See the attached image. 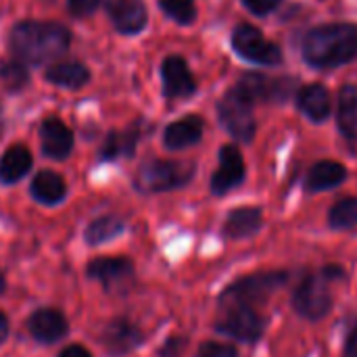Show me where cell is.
Instances as JSON below:
<instances>
[{
	"label": "cell",
	"instance_id": "1",
	"mask_svg": "<svg viewBox=\"0 0 357 357\" xmlns=\"http://www.w3.org/2000/svg\"><path fill=\"white\" fill-rule=\"evenodd\" d=\"M69 44V29L54 21H21L8 36L13 54L29 65H44L63 56Z\"/></svg>",
	"mask_w": 357,
	"mask_h": 357
},
{
	"label": "cell",
	"instance_id": "2",
	"mask_svg": "<svg viewBox=\"0 0 357 357\" xmlns=\"http://www.w3.org/2000/svg\"><path fill=\"white\" fill-rule=\"evenodd\" d=\"M303 56L316 67H337L357 56V27L333 23L316 27L303 42Z\"/></svg>",
	"mask_w": 357,
	"mask_h": 357
},
{
	"label": "cell",
	"instance_id": "3",
	"mask_svg": "<svg viewBox=\"0 0 357 357\" xmlns=\"http://www.w3.org/2000/svg\"><path fill=\"white\" fill-rule=\"evenodd\" d=\"M195 174V167L190 163H180V161H163V159H153L140 165L136 172L134 184L142 192H163V190H174L184 186Z\"/></svg>",
	"mask_w": 357,
	"mask_h": 357
},
{
	"label": "cell",
	"instance_id": "4",
	"mask_svg": "<svg viewBox=\"0 0 357 357\" xmlns=\"http://www.w3.org/2000/svg\"><path fill=\"white\" fill-rule=\"evenodd\" d=\"M222 126L238 140L249 142L255 136L253 102L245 98L236 88H232L218 105Z\"/></svg>",
	"mask_w": 357,
	"mask_h": 357
},
{
	"label": "cell",
	"instance_id": "5",
	"mask_svg": "<svg viewBox=\"0 0 357 357\" xmlns=\"http://www.w3.org/2000/svg\"><path fill=\"white\" fill-rule=\"evenodd\" d=\"M284 282H287V274L282 272L253 274L228 287L226 293L222 295V301L226 305H253L257 301H264Z\"/></svg>",
	"mask_w": 357,
	"mask_h": 357
},
{
	"label": "cell",
	"instance_id": "6",
	"mask_svg": "<svg viewBox=\"0 0 357 357\" xmlns=\"http://www.w3.org/2000/svg\"><path fill=\"white\" fill-rule=\"evenodd\" d=\"M333 297L328 291L326 276H310L305 278L293 297V307L307 320H320L331 312Z\"/></svg>",
	"mask_w": 357,
	"mask_h": 357
},
{
	"label": "cell",
	"instance_id": "7",
	"mask_svg": "<svg viewBox=\"0 0 357 357\" xmlns=\"http://www.w3.org/2000/svg\"><path fill=\"white\" fill-rule=\"evenodd\" d=\"M215 328L226 337L253 343L264 335V320L251 305H226V312L218 320Z\"/></svg>",
	"mask_w": 357,
	"mask_h": 357
},
{
	"label": "cell",
	"instance_id": "8",
	"mask_svg": "<svg viewBox=\"0 0 357 357\" xmlns=\"http://www.w3.org/2000/svg\"><path fill=\"white\" fill-rule=\"evenodd\" d=\"M232 46L243 59L253 63L274 65L282 59L280 48L266 40L264 33L253 25H238L232 33Z\"/></svg>",
	"mask_w": 357,
	"mask_h": 357
},
{
	"label": "cell",
	"instance_id": "9",
	"mask_svg": "<svg viewBox=\"0 0 357 357\" xmlns=\"http://www.w3.org/2000/svg\"><path fill=\"white\" fill-rule=\"evenodd\" d=\"M86 272L109 293H121L134 280V266L126 257H98L88 264Z\"/></svg>",
	"mask_w": 357,
	"mask_h": 357
},
{
	"label": "cell",
	"instance_id": "10",
	"mask_svg": "<svg viewBox=\"0 0 357 357\" xmlns=\"http://www.w3.org/2000/svg\"><path fill=\"white\" fill-rule=\"evenodd\" d=\"M161 75H163V92L167 98H188L197 90L195 77L182 56H167L163 61Z\"/></svg>",
	"mask_w": 357,
	"mask_h": 357
},
{
	"label": "cell",
	"instance_id": "11",
	"mask_svg": "<svg viewBox=\"0 0 357 357\" xmlns=\"http://www.w3.org/2000/svg\"><path fill=\"white\" fill-rule=\"evenodd\" d=\"M102 6L121 33H138L146 25V6L142 0H102Z\"/></svg>",
	"mask_w": 357,
	"mask_h": 357
},
{
	"label": "cell",
	"instance_id": "12",
	"mask_svg": "<svg viewBox=\"0 0 357 357\" xmlns=\"http://www.w3.org/2000/svg\"><path fill=\"white\" fill-rule=\"evenodd\" d=\"M245 178V161L234 146H224L220 151V167L211 178V190L215 195H226L238 186Z\"/></svg>",
	"mask_w": 357,
	"mask_h": 357
},
{
	"label": "cell",
	"instance_id": "13",
	"mask_svg": "<svg viewBox=\"0 0 357 357\" xmlns=\"http://www.w3.org/2000/svg\"><path fill=\"white\" fill-rule=\"evenodd\" d=\"M142 343V333L130 320H113L102 333V345L113 357L132 354Z\"/></svg>",
	"mask_w": 357,
	"mask_h": 357
},
{
	"label": "cell",
	"instance_id": "14",
	"mask_svg": "<svg viewBox=\"0 0 357 357\" xmlns=\"http://www.w3.org/2000/svg\"><path fill=\"white\" fill-rule=\"evenodd\" d=\"M27 328H29V335L36 341H40V343H56L67 335L69 324H67V320H65V316L61 312L44 307V310H38V312H33L29 316Z\"/></svg>",
	"mask_w": 357,
	"mask_h": 357
},
{
	"label": "cell",
	"instance_id": "15",
	"mask_svg": "<svg viewBox=\"0 0 357 357\" xmlns=\"http://www.w3.org/2000/svg\"><path fill=\"white\" fill-rule=\"evenodd\" d=\"M40 138L42 151L50 159H65L73 149V132L56 117H50L42 123Z\"/></svg>",
	"mask_w": 357,
	"mask_h": 357
},
{
	"label": "cell",
	"instance_id": "16",
	"mask_svg": "<svg viewBox=\"0 0 357 357\" xmlns=\"http://www.w3.org/2000/svg\"><path fill=\"white\" fill-rule=\"evenodd\" d=\"M201 136H203V119L197 115H188L167 126L163 134V144L172 151H180V149L197 144Z\"/></svg>",
	"mask_w": 357,
	"mask_h": 357
},
{
	"label": "cell",
	"instance_id": "17",
	"mask_svg": "<svg viewBox=\"0 0 357 357\" xmlns=\"http://www.w3.org/2000/svg\"><path fill=\"white\" fill-rule=\"evenodd\" d=\"M261 209L257 207H238L234 209L228 220H226V226H224V234L228 238H247L251 234H255L259 228H261Z\"/></svg>",
	"mask_w": 357,
	"mask_h": 357
},
{
	"label": "cell",
	"instance_id": "18",
	"mask_svg": "<svg viewBox=\"0 0 357 357\" xmlns=\"http://www.w3.org/2000/svg\"><path fill=\"white\" fill-rule=\"evenodd\" d=\"M67 186L63 182V178L50 169H42L40 174H36L33 182H31V197L42 203V205H56L65 199Z\"/></svg>",
	"mask_w": 357,
	"mask_h": 357
},
{
	"label": "cell",
	"instance_id": "19",
	"mask_svg": "<svg viewBox=\"0 0 357 357\" xmlns=\"http://www.w3.org/2000/svg\"><path fill=\"white\" fill-rule=\"evenodd\" d=\"M31 167V153L23 144L8 146L0 159V182L15 184L19 182Z\"/></svg>",
	"mask_w": 357,
	"mask_h": 357
},
{
	"label": "cell",
	"instance_id": "20",
	"mask_svg": "<svg viewBox=\"0 0 357 357\" xmlns=\"http://www.w3.org/2000/svg\"><path fill=\"white\" fill-rule=\"evenodd\" d=\"M46 79L54 86L61 88H82L88 79H90V71L86 65L77 63V61H67V63H56L50 69H46Z\"/></svg>",
	"mask_w": 357,
	"mask_h": 357
},
{
	"label": "cell",
	"instance_id": "21",
	"mask_svg": "<svg viewBox=\"0 0 357 357\" xmlns=\"http://www.w3.org/2000/svg\"><path fill=\"white\" fill-rule=\"evenodd\" d=\"M345 178H347V169L341 163H337V161H320L310 169L307 190H312V192L328 190V188L339 186Z\"/></svg>",
	"mask_w": 357,
	"mask_h": 357
},
{
	"label": "cell",
	"instance_id": "22",
	"mask_svg": "<svg viewBox=\"0 0 357 357\" xmlns=\"http://www.w3.org/2000/svg\"><path fill=\"white\" fill-rule=\"evenodd\" d=\"M299 109L314 121H322L331 113V94L324 86L314 84L299 92Z\"/></svg>",
	"mask_w": 357,
	"mask_h": 357
},
{
	"label": "cell",
	"instance_id": "23",
	"mask_svg": "<svg viewBox=\"0 0 357 357\" xmlns=\"http://www.w3.org/2000/svg\"><path fill=\"white\" fill-rule=\"evenodd\" d=\"M138 142V130H126V132H111L100 149L102 161H113L119 157H132Z\"/></svg>",
	"mask_w": 357,
	"mask_h": 357
},
{
	"label": "cell",
	"instance_id": "24",
	"mask_svg": "<svg viewBox=\"0 0 357 357\" xmlns=\"http://www.w3.org/2000/svg\"><path fill=\"white\" fill-rule=\"evenodd\" d=\"M339 126L345 136L357 140V90L347 86L341 90V105H339Z\"/></svg>",
	"mask_w": 357,
	"mask_h": 357
},
{
	"label": "cell",
	"instance_id": "25",
	"mask_svg": "<svg viewBox=\"0 0 357 357\" xmlns=\"http://www.w3.org/2000/svg\"><path fill=\"white\" fill-rule=\"evenodd\" d=\"M121 230H123V224H121L119 218H115V215H102V218L94 220V222L86 228L84 238H86L90 245H102V243L115 238L117 234H121Z\"/></svg>",
	"mask_w": 357,
	"mask_h": 357
},
{
	"label": "cell",
	"instance_id": "26",
	"mask_svg": "<svg viewBox=\"0 0 357 357\" xmlns=\"http://www.w3.org/2000/svg\"><path fill=\"white\" fill-rule=\"evenodd\" d=\"M328 222H331V226H333V228H337V230H347V228H354V226H357L356 197L339 201V203L331 209Z\"/></svg>",
	"mask_w": 357,
	"mask_h": 357
},
{
	"label": "cell",
	"instance_id": "27",
	"mask_svg": "<svg viewBox=\"0 0 357 357\" xmlns=\"http://www.w3.org/2000/svg\"><path fill=\"white\" fill-rule=\"evenodd\" d=\"M245 98H249L251 102L255 100H264L270 96V79L264 77V75H257V73H247L238 86H234Z\"/></svg>",
	"mask_w": 357,
	"mask_h": 357
},
{
	"label": "cell",
	"instance_id": "28",
	"mask_svg": "<svg viewBox=\"0 0 357 357\" xmlns=\"http://www.w3.org/2000/svg\"><path fill=\"white\" fill-rule=\"evenodd\" d=\"M0 79L8 90H21L29 82V73L21 61H2L0 63Z\"/></svg>",
	"mask_w": 357,
	"mask_h": 357
},
{
	"label": "cell",
	"instance_id": "29",
	"mask_svg": "<svg viewBox=\"0 0 357 357\" xmlns=\"http://www.w3.org/2000/svg\"><path fill=\"white\" fill-rule=\"evenodd\" d=\"M159 4L167 17H172L174 21H178L182 25L192 23L197 17L195 0H159Z\"/></svg>",
	"mask_w": 357,
	"mask_h": 357
},
{
	"label": "cell",
	"instance_id": "30",
	"mask_svg": "<svg viewBox=\"0 0 357 357\" xmlns=\"http://www.w3.org/2000/svg\"><path fill=\"white\" fill-rule=\"evenodd\" d=\"M197 357H236V349L232 345H226V343L207 341L199 347Z\"/></svg>",
	"mask_w": 357,
	"mask_h": 357
},
{
	"label": "cell",
	"instance_id": "31",
	"mask_svg": "<svg viewBox=\"0 0 357 357\" xmlns=\"http://www.w3.org/2000/svg\"><path fill=\"white\" fill-rule=\"evenodd\" d=\"M67 8L73 17H90L98 8V0H69Z\"/></svg>",
	"mask_w": 357,
	"mask_h": 357
},
{
	"label": "cell",
	"instance_id": "32",
	"mask_svg": "<svg viewBox=\"0 0 357 357\" xmlns=\"http://www.w3.org/2000/svg\"><path fill=\"white\" fill-rule=\"evenodd\" d=\"M245 4L255 15H268L270 10H274L280 4V0H245Z\"/></svg>",
	"mask_w": 357,
	"mask_h": 357
},
{
	"label": "cell",
	"instance_id": "33",
	"mask_svg": "<svg viewBox=\"0 0 357 357\" xmlns=\"http://www.w3.org/2000/svg\"><path fill=\"white\" fill-rule=\"evenodd\" d=\"M182 347H184L182 339H169V341L165 343V347L161 349V357H180Z\"/></svg>",
	"mask_w": 357,
	"mask_h": 357
},
{
	"label": "cell",
	"instance_id": "34",
	"mask_svg": "<svg viewBox=\"0 0 357 357\" xmlns=\"http://www.w3.org/2000/svg\"><path fill=\"white\" fill-rule=\"evenodd\" d=\"M59 357H92V356H90V351H88V349H84L82 345H71V347L63 349Z\"/></svg>",
	"mask_w": 357,
	"mask_h": 357
},
{
	"label": "cell",
	"instance_id": "35",
	"mask_svg": "<svg viewBox=\"0 0 357 357\" xmlns=\"http://www.w3.org/2000/svg\"><path fill=\"white\" fill-rule=\"evenodd\" d=\"M345 357H357V328L351 333L345 345Z\"/></svg>",
	"mask_w": 357,
	"mask_h": 357
},
{
	"label": "cell",
	"instance_id": "36",
	"mask_svg": "<svg viewBox=\"0 0 357 357\" xmlns=\"http://www.w3.org/2000/svg\"><path fill=\"white\" fill-rule=\"evenodd\" d=\"M6 335H8V320H6V316L0 312V343L6 339Z\"/></svg>",
	"mask_w": 357,
	"mask_h": 357
},
{
	"label": "cell",
	"instance_id": "37",
	"mask_svg": "<svg viewBox=\"0 0 357 357\" xmlns=\"http://www.w3.org/2000/svg\"><path fill=\"white\" fill-rule=\"evenodd\" d=\"M4 291V276H2V272H0V293Z\"/></svg>",
	"mask_w": 357,
	"mask_h": 357
},
{
	"label": "cell",
	"instance_id": "38",
	"mask_svg": "<svg viewBox=\"0 0 357 357\" xmlns=\"http://www.w3.org/2000/svg\"><path fill=\"white\" fill-rule=\"evenodd\" d=\"M0 132H2V109H0Z\"/></svg>",
	"mask_w": 357,
	"mask_h": 357
}]
</instances>
